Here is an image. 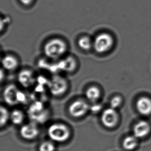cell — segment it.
I'll use <instances>...</instances> for the list:
<instances>
[{"label":"cell","mask_w":151,"mask_h":151,"mask_svg":"<svg viewBox=\"0 0 151 151\" xmlns=\"http://www.w3.org/2000/svg\"><path fill=\"white\" fill-rule=\"evenodd\" d=\"M39 134V129L34 122L23 125L20 129V135L25 139H34Z\"/></svg>","instance_id":"cell-9"},{"label":"cell","mask_w":151,"mask_h":151,"mask_svg":"<svg viewBox=\"0 0 151 151\" xmlns=\"http://www.w3.org/2000/svg\"><path fill=\"white\" fill-rule=\"evenodd\" d=\"M55 147L54 143L50 141H45L39 147V151H54Z\"/></svg>","instance_id":"cell-20"},{"label":"cell","mask_w":151,"mask_h":151,"mask_svg":"<svg viewBox=\"0 0 151 151\" xmlns=\"http://www.w3.org/2000/svg\"><path fill=\"white\" fill-rule=\"evenodd\" d=\"M67 45L59 38H54L47 42L44 47L45 56L51 59H57L62 57L67 51Z\"/></svg>","instance_id":"cell-1"},{"label":"cell","mask_w":151,"mask_h":151,"mask_svg":"<svg viewBox=\"0 0 151 151\" xmlns=\"http://www.w3.org/2000/svg\"><path fill=\"white\" fill-rule=\"evenodd\" d=\"M101 109V106L100 105L94 104L92 106H90V110H91L92 112L96 113V112H98L99 111H100Z\"/></svg>","instance_id":"cell-22"},{"label":"cell","mask_w":151,"mask_h":151,"mask_svg":"<svg viewBox=\"0 0 151 151\" xmlns=\"http://www.w3.org/2000/svg\"><path fill=\"white\" fill-rule=\"evenodd\" d=\"M137 110L141 114L147 116L151 114V100L147 97L139 99L136 104Z\"/></svg>","instance_id":"cell-12"},{"label":"cell","mask_w":151,"mask_h":151,"mask_svg":"<svg viewBox=\"0 0 151 151\" xmlns=\"http://www.w3.org/2000/svg\"><path fill=\"white\" fill-rule=\"evenodd\" d=\"M122 102V99L120 96H116L113 97L110 101V107L116 109L120 106Z\"/></svg>","instance_id":"cell-21"},{"label":"cell","mask_w":151,"mask_h":151,"mask_svg":"<svg viewBox=\"0 0 151 151\" xmlns=\"http://www.w3.org/2000/svg\"><path fill=\"white\" fill-rule=\"evenodd\" d=\"M78 45L83 50L88 51L93 47V42L89 37L84 36L78 40Z\"/></svg>","instance_id":"cell-18"},{"label":"cell","mask_w":151,"mask_h":151,"mask_svg":"<svg viewBox=\"0 0 151 151\" xmlns=\"http://www.w3.org/2000/svg\"><path fill=\"white\" fill-rule=\"evenodd\" d=\"M114 39L108 33H103L96 36L93 42V47L97 53H105L112 47Z\"/></svg>","instance_id":"cell-4"},{"label":"cell","mask_w":151,"mask_h":151,"mask_svg":"<svg viewBox=\"0 0 151 151\" xmlns=\"http://www.w3.org/2000/svg\"><path fill=\"white\" fill-rule=\"evenodd\" d=\"M46 111L42 102H36L29 108V114L34 122L42 123L46 120Z\"/></svg>","instance_id":"cell-7"},{"label":"cell","mask_w":151,"mask_h":151,"mask_svg":"<svg viewBox=\"0 0 151 151\" xmlns=\"http://www.w3.org/2000/svg\"><path fill=\"white\" fill-rule=\"evenodd\" d=\"M138 138L135 136H129L126 137L123 142V147L127 151H132L138 145Z\"/></svg>","instance_id":"cell-16"},{"label":"cell","mask_w":151,"mask_h":151,"mask_svg":"<svg viewBox=\"0 0 151 151\" xmlns=\"http://www.w3.org/2000/svg\"><path fill=\"white\" fill-rule=\"evenodd\" d=\"M22 4L28 6L29 5L32 4L33 3L34 0H20Z\"/></svg>","instance_id":"cell-23"},{"label":"cell","mask_w":151,"mask_h":151,"mask_svg":"<svg viewBox=\"0 0 151 151\" xmlns=\"http://www.w3.org/2000/svg\"><path fill=\"white\" fill-rule=\"evenodd\" d=\"M76 60L71 57L63 59L58 63L57 67L58 69L67 72H71L76 69Z\"/></svg>","instance_id":"cell-13"},{"label":"cell","mask_w":151,"mask_h":151,"mask_svg":"<svg viewBox=\"0 0 151 151\" xmlns=\"http://www.w3.org/2000/svg\"><path fill=\"white\" fill-rule=\"evenodd\" d=\"M19 91L14 85L7 86L3 92V98L6 103L11 106L18 104V96Z\"/></svg>","instance_id":"cell-8"},{"label":"cell","mask_w":151,"mask_h":151,"mask_svg":"<svg viewBox=\"0 0 151 151\" xmlns=\"http://www.w3.org/2000/svg\"><path fill=\"white\" fill-rule=\"evenodd\" d=\"M50 92L54 96H58L65 93L68 87L67 81L61 76H54L47 83Z\"/></svg>","instance_id":"cell-3"},{"label":"cell","mask_w":151,"mask_h":151,"mask_svg":"<svg viewBox=\"0 0 151 151\" xmlns=\"http://www.w3.org/2000/svg\"><path fill=\"white\" fill-rule=\"evenodd\" d=\"M1 127H3L5 126L8 122L9 120H10V113L8 111L7 108L4 107L3 106L1 107Z\"/></svg>","instance_id":"cell-19"},{"label":"cell","mask_w":151,"mask_h":151,"mask_svg":"<svg viewBox=\"0 0 151 151\" xmlns=\"http://www.w3.org/2000/svg\"><path fill=\"white\" fill-rule=\"evenodd\" d=\"M18 80L19 84L23 87L29 88L35 84L36 78L31 71L29 70H24L19 73Z\"/></svg>","instance_id":"cell-10"},{"label":"cell","mask_w":151,"mask_h":151,"mask_svg":"<svg viewBox=\"0 0 151 151\" xmlns=\"http://www.w3.org/2000/svg\"><path fill=\"white\" fill-rule=\"evenodd\" d=\"M151 127L149 123L145 121H140L133 128L134 136L138 138L146 137L150 132Z\"/></svg>","instance_id":"cell-11"},{"label":"cell","mask_w":151,"mask_h":151,"mask_svg":"<svg viewBox=\"0 0 151 151\" xmlns=\"http://www.w3.org/2000/svg\"><path fill=\"white\" fill-rule=\"evenodd\" d=\"M24 114L21 110L16 109L10 112V120L13 124L20 125L24 120Z\"/></svg>","instance_id":"cell-17"},{"label":"cell","mask_w":151,"mask_h":151,"mask_svg":"<svg viewBox=\"0 0 151 151\" xmlns=\"http://www.w3.org/2000/svg\"><path fill=\"white\" fill-rule=\"evenodd\" d=\"M47 134L53 141L63 142L69 139L70 132L65 125L55 123L50 125L48 128Z\"/></svg>","instance_id":"cell-2"},{"label":"cell","mask_w":151,"mask_h":151,"mask_svg":"<svg viewBox=\"0 0 151 151\" xmlns=\"http://www.w3.org/2000/svg\"><path fill=\"white\" fill-rule=\"evenodd\" d=\"M101 122L107 128H112L116 126L119 121V114L116 109L107 108L103 111L101 115Z\"/></svg>","instance_id":"cell-6"},{"label":"cell","mask_w":151,"mask_h":151,"mask_svg":"<svg viewBox=\"0 0 151 151\" xmlns=\"http://www.w3.org/2000/svg\"><path fill=\"white\" fill-rule=\"evenodd\" d=\"M2 65L4 69L13 71L18 66V61L16 57L12 55H6L2 59Z\"/></svg>","instance_id":"cell-14"},{"label":"cell","mask_w":151,"mask_h":151,"mask_svg":"<svg viewBox=\"0 0 151 151\" xmlns=\"http://www.w3.org/2000/svg\"><path fill=\"white\" fill-rule=\"evenodd\" d=\"M101 91L96 86H91L88 88L85 92V96L87 100L92 103H96L100 98Z\"/></svg>","instance_id":"cell-15"},{"label":"cell","mask_w":151,"mask_h":151,"mask_svg":"<svg viewBox=\"0 0 151 151\" xmlns=\"http://www.w3.org/2000/svg\"><path fill=\"white\" fill-rule=\"evenodd\" d=\"M90 106L87 102L83 100H76L73 102L69 108L70 114L74 118L84 116L90 110Z\"/></svg>","instance_id":"cell-5"}]
</instances>
